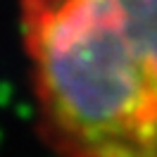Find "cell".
<instances>
[{
  "label": "cell",
  "instance_id": "cell-1",
  "mask_svg": "<svg viewBox=\"0 0 157 157\" xmlns=\"http://www.w3.org/2000/svg\"><path fill=\"white\" fill-rule=\"evenodd\" d=\"M40 140L55 157H157V0H19Z\"/></svg>",
  "mask_w": 157,
  "mask_h": 157
}]
</instances>
